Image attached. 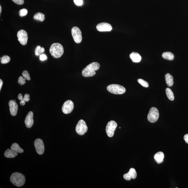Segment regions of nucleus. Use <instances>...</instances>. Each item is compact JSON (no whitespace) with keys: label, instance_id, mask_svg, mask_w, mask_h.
<instances>
[{"label":"nucleus","instance_id":"nucleus-5","mask_svg":"<svg viewBox=\"0 0 188 188\" xmlns=\"http://www.w3.org/2000/svg\"><path fill=\"white\" fill-rule=\"evenodd\" d=\"M88 127L86 122L83 120H81L78 122L76 127V131L78 134L82 136L87 132Z\"/></svg>","mask_w":188,"mask_h":188},{"label":"nucleus","instance_id":"nucleus-13","mask_svg":"<svg viewBox=\"0 0 188 188\" xmlns=\"http://www.w3.org/2000/svg\"><path fill=\"white\" fill-rule=\"evenodd\" d=\"M9 106L10 114L12 116H16L17 114L18 108V105L17 103L15 100H10L9 102Z\"/></svg>","mask_w":188,"mask_h":188},{"label":"nucleus","instance_id":"nucleus-28","mask_svg":"<svg viewBox=\"0 0 188 188\" xmlns=\"http://www.w3.org/2000/svg\"><path fill=\"white\" fill-rule=\"evenodd\" d=\"M28 13V10L26 9L23 8L19 10V15L21 17L25 16Z\"/></svg>","mask_w":188,"mask_h":188},{"label":"nucleus","instance_id":"nucleus-8","mask_svg":"<svg viewBox=\"0 0 188 188\" xmlns=\"http://www.w3.org/2000/svg\"><path fill=\"white\" fill-rule=\"evenodd\" d=\"M71 31L74 41L77 43H81L82 40L81 30L77 26H74L72 28Z\"/></svg>","mask_w":188,"mask_h":188},{"label":"nucleus","instance_id":"nucleus-4","mask_svg":"<svg viewBox=\"0 0 188 188\" xmlns=\"http://www.w3.org/2000/svg\"><path fill=\"white\" fill-rule=\"evenodd\" d=\"M107 90L109 93L115 95H121L125 93L126 89L123 86L120 85L113 84L107 87Z\"/></svg>","mask_w":188,"mask_h":188},{"label":"nucleus","instance_id":"nucleus-22","mask_svg":"<svg viewBox=\"0 0 188 188\" xmlns=\"http://www.w3.org/2000/svg\"><path fill=\"white\" fill-rule=\"evenodd\" d=\"M33 19L35 20L43 21L45 19V15L40 12H38L35 14L33 16Z\"/></svg>","mask_w":188,"mask_h":188},{"label":"nucleus","instance_id":"nucleus-14","mask_svg":"<svg viewBox=\"0 0 188 188\" xmlns=\"http://www.w3.org/2000/svg\"><path fill=\"white\" fill-rule=\"evenodd\" d=\"M24 122L26 126L28 128H31L33 124V113L32 111H30L28 113Z\"/></svg>","mask_w":188,"mask_h":188},{"label":"nucleus","instance_id":"nucleus-6","mask_svg":"<svg viewBox=\"0 0 188 188\" xmlns=\"http://www.w3.org/2000/svg\"><path fill=\"white\" fill-rule=\"evenodd\" d=\"M159 116V112L158 109L155 107H152L150 109L148 115V120L150 123H155L158 119Z\"/></svg>","mask_w":188,"mask_h":188},{"label":"nucleus","instance_id":"nucleus-19","mask_svg":"<svg viewBox=\"0 0 188 188\" xmlns=\"http://www.w3.org/2000/svg\"><path fill=\"white\" fill-rule=\"evenodd\" d=\"M165 79L166 84L168 86H171L173 84V77L171 74L169 73L166 74L165 75Z\"/></svg>","mask_w":188,"mask_h":188},{"label":"nucleus","instance_id":"nucleus-30","mask_svg":"<svg viewBox=\"0 0 188 188\" xmlns=\"http://www.w3.org/2000/svg\"><path fill=\"white\" fill-rule=\"evenodd\" d=\"M74 2L77 6H81L83 3V0H74Z\"/></svg>","mask_w":188,"mask_h":188},{"label":"nucleus","instance_id":"nucleus-29","mask_svg":"<svg viewBox=\"0 0 188 188\" xmlns=\"http://www.w3.org/2000/svg\"><path fill=\"white\" fill-rule=\"evenodd\" d=\"M26 79H25L24 77H22V76H19L18 80V82L19 84V85H21V86L24 85L26 83Z\"/></svg>","mask_w":188,"mask_h":188},{"label":"nucleus","instance_id":"nucleus-27","mask_svg":"<svg viewBox=\"0 0 188 188\" xmlns=\"http://www.w3.org/2000/svg\"><path fill=\"white\" fill-rule=\"evenodd\" d=\"M22 75L23 77L26 79L28 81L31 80V77H30L29 72H28L27 71H24L22 72Z\"/></svg>","mask_w":188,"mask_h":188},{"label":"nucleus","instance_id":"nucleus-1","mask_svg":"<svg viewBox=\"0 0 188 188\" xmlns=\"http://www.w3.org/2000/svg\"><path fill=\"white\" fill-rule=\"evenodd\" d=\"M100 65L97 62H93L87 66L83 69L82 71V75L85 77H92L95 75L96 71L100 68Z\"/></svg>","mask_w":188,"mask_h":188},{"label":"nucleus","instance_id":"nucleus-37","mask_svg":"<svg viewBox=\"0 0 188 188\" xmlns=\"http://www.w3.org/2000/svg\"><path fill=\"white\" fill-rule=\"evenodd\" d=\"M3 84V81L1 79H0V91H1L2 87Z\"/></svg>","mask_w":188,"mask_h":188},{"label":"nucleus","instance_id":"nucleus-35","mask_svg":"<svg viewBox=\"0 0 188 188\" xmlns=\"http://www.w3.org/2000/svg\"><path fill=\"white\" fill-rule=\"evenodd\" d=\"M18 98L19 100H24L23 99V97L22 94L19 93L18 96Z\"/></svg>","mask_w":188,"mask_h":188},{"label":"nucleus","instance_id":"nucleus-17","mask_svg":"<svg viewBox=\"0 0 188 188\" xmlns=\"http://www.w3.org/2000/svg\"><path fill=\"white\" fill-rule=\"evenodd\" d=\"M130 58L134 63H138L141 61V57L138 53L133 52L130 54Z\"/></svg>","mask_w":188,"mask_h":188},{"label":"nucleus","instance_id":"nucleus-11","mask_svg":"<svg viewBox=\"0 0 188 188\" xmlns=\"http://www.w3.org/2000/svg\"><path fill=\"white\" fill-rule=\"evenodd\" d=\"M34 145L37 153L39 155H42L44 151V146L43 141L40 139L35 140Z\"/></svg>","mask_w":188,"mask_h":188},{"label":"nucleus","instance_id":"nucleus-34","mask_svg":"<svg viewBox=\"0 0 188 188\" xmlns=\"http://www.w3.org/2000/svg\"><path fill=\"white\" fill-rule=\"evenodd\" d=\"M184 139L186 142L188 143V134H186L184 136Z\"/></svg>","mask_w":188,"mask_h":188},{"label":"nucleus","instance_id":"nucleus-9","mask_svg":"<svg viewBox=\"0 0 188 188\" xmlns=\"http://www.w3.org/2000/svg\"><path fill=\"white\" fill-rule=\"evenodd\" d=\"M18 40L20 43L23 45H26L27 43L28 40V34L24 30H21L17 33Z\"/></svg>","mask_w":188,"mask_h":188},{"label":"nucleus","instance_id":"nucleus-7","mask_svg":"<svg viewBox=\"0 0 188 188\" xmlns=\"http://www.w3.org/2000/svg\"><path fill=\"white\" fill-rule=\"evenodd\" d=\"M118 126L116 122L113 120L108 122L106 126V131L107 136L109 137H112L114 135L115 130Z\"/></svg>","mask_w":188,"mask_h":188},{"label":"nucleus","instance_id":"nucleus-16","mask_svg":"<svg viewBox=\"0 0 188 188\" xmlns=\"http://www.w3.org/2000/svg\"><path fill=\"white\" fill-rule=\"evenodd\" d=\"M154 158L157 164H160L164 161V154L162 152H157L154 156Z\"/></svg>","mask_w":188,"mask_h":188},{"label":"nucleus","instance_id":"nucleus-20","mask_svg":"<svg viewBox=\"0 0 188 188\" xmlns=\"http://www.w3.org/2000/svg\"><path fill=\"white\" fill-rule=\"evenodd\" d=\"M11 149L17 152V153H22L24 151V150L21 148L19 145L16 143H14L12 145Z\"/></svg>","mask_w":188,"mask_h":188},{"label":"nucleus","instance_id":"nucleus-23","mask_svg":"<svg viewBox=\"0 0 188 188\" xmlns=\"http://www.w3.org/2000/svg\"><path fill=\"white\" fill-rule=\"evenodd\" d=\"M166 92L168 98L170 100L173 101L174 100V95L171 89H170L169 88H166Z\"/></svg>","mask_w":188,"mask_h":188},{"label":"nucleus","instance_id":"nucleus-36","mask_svg":"<svg viewBox=\"0 0 188 188\" xmlns=\"http://www.w3.org/2000/svg\"><path fill=\"white\" fill-rule=\"evenodd\" d=\"M25 101L24 100H21V102H20V105L21 106H24L25 105Z\"/></svg>","mask_w":188,"mask_h":188},{"label":"nucleus","instance_id":"nucleus-3","mask_svg":"<svg viewBox=\"0 0 188 188\" xmlns=\"http://www.w3.org/2000/svg\"><path fill=\"white\" fill-rule=\"evenodd\" d=\"M10 181L14 185L17 187H21L25 182V177L22 174L15 173L12 174L10 176Z\"/></svg>","mask_w":188,"mask_h":188},{"label":"nucleus","instance_id":"nucleus-31","mask_svg":"<svg viewBox=\"0 0 188 188\" xmlns=\"http://www.w3.org/2000/svg\"><path fill=\"white\" fill-rule=\"evenodd\" d=\"M12 1L16 4L19 5H22L24 3V0H12Z\"/></svg>","mask_w":188,"mask_h":188},{"label":"nucleus","instance_id":"nucleus-18","mask_svg":"<svg viewBox=\"0 0 188 188\" xmlns=\"http://www.w3.org/2000/svg\"><path fill=\"white\" fill-rule=\"evenodd\" d=\"M18 153L17 152L14 151V150L12 149L7 150L4 153V156L5 157L7 158H12L15 157L17 155Z\"/></svg>","mask_w":188,"mask_h":188},{"label":"nucleus","instance_id":"nucleus-33","mask_svg":"<svg viewBox=\"0 0 188 188\" xmlns=\"http://www.w3.org/2000/svg\"><path fill=\"white\" fill-rule=\"evenodd\" d=\"M47 59V56L45 54H41L40 56V60L41 61H43Z\"/></svg>","mask_w":188,"mask_h":188},{"label":"nucleus","instance_id":"nucleus-26","mask_svg":"<svg viewBox=\"0 0 188 188\" xmlns=\"http://www.w3.org/2000/svg\"><path fill=\"white\" fill-rule=\"evenodd\" d=\"M138 81L140 84H141L142 86L146 88L148 87L149 84L148 83L144 80L142 79H138Z\"/></svg>","mask_w":188,"mask_h":188},{"label":"nucleus","instance_id":"nucleus-12","mask_svg":"<svg viewBox=\"0 0 188 188\" xmlns=\"http://www.w3.org/2000/svg\"><path fill=\"white\" fill-rule=\"evenodd\" d=\"M97 31H110L112 29V26L109 23L102 22L97 25L96 26Z\"/></svg>","mask_w":188,"mask_h":188},{"label":"nucleus","instance_id":"nucleus-2","mask_svg":"<svg viewBox=\"0 0 188 188\" xmlns=\"http://www.w3.org/2000/svg\"><path fill=\"white\" fill-rule=\"evenodd\" d=\"M49 52L51 55L55 58L61 57L64 53L63 47L59 43L53 44L49 49Z\"/></svg>","mask_w":188,"mask_h":188},{"label":"nucleus","instance_id":"nucleus-10","mask_svg":"<svg viewBox=\"0 0 188 188\" xmlns=\"http://www.w3.org/2000/svg\"><path fill=\"white\" fill-rule=\"evenodd\" d=\"M74 108L73 102L70 100H68L65 102L62 108V111L65 114H69L71 113Z\"/></svg>","mask_w":188,"mask_h":188},{"label":"nucleus","instance_id":"nucleus-21","mask_svg":"<svg viewBox=\"0 0 188 188\" xmlns=\"http://www.w3.org/2000/svg\"><path fill=\"white\" fill-rule=\"evenodd\" d=\"M162 58L168 60H173L174 58L173 54L169 52H165L162 54Z\"/></svg>","mask_w":188,"mask_h":188},{"label":"nucleus","instance_id":"nucleus-38","mask_svg":"<svg viewBox=\"0 0 188 188\" xmlns=\"http://www.w3.org/2000/svg\"><path fill=\"white\" fill-rule=\"evenodd\" d=\"M1 6H0V13L1 14Z\"/></svg>","mask_w":188,"mask_h":188},{"label":"nucleus","instance_id":"nucleus-25","mask_svg":"<svg viewBox=\"0 0 188 188\" xmlns=\"http://www.w3.org/2000/svg\"><path fill=\"white\" fill-rule=\"evenodd\" d=\"M10 56H3L2 57L1 59V63L2 64L8 63L10 61Z\"/></svg>","mask_w":188,"mask_h":188},{"label":"nucleus","instance_id":"nucleus-15","mask_svg":"<svg viewBox=\"0 0 188 188\" xmlns=\"http://www.w3.org/2000/svg\"><path fill=\"white\" fill-rule=\"evenodd\" d=\"M137 176V173L134 168H132L129 170L128 173L123 175V177L125 180H130L131 179H135Z\"/></svg>","mask_w":188,"mask_h":188},{"label":"nucleus","instance_id":"nucleus-24","mask_svg":"<svg viewBox=\"0 0 188 188\" xmlns=\"http://www.w3.org/2000/svg\"><path fill=\"white\" fill-rule=\"evenodd\" d=\"M45 51V49L43 47H41L40 46H38L35 49V54L36 56L40 55V54L43 53Z\"/></svg>","mask_w":188,"mask_h":188},{"label":"nucleus","instance_id":"nucleus-32","mask_svg":"<svg viewBox=\"0 0 188 188\" xmlns=\"http://www.w3.org/2000/svg\"><path fill=\"white\" fill-rule=\"evenodd\" d=\"M23 99L26 102H28L30 100V95L29 94H26L24 95V97H23Z\"/></svg>","mask_w":188,"mask_h":188}]
</instances>
